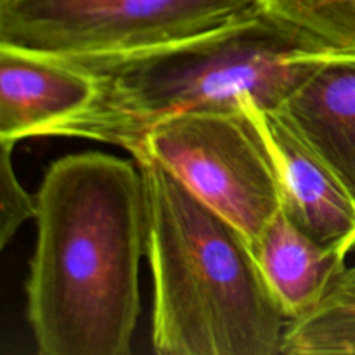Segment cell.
Returning a JSON list of instances; mask_svg holds the SVG:
<instances>
[{
  "label": "cell",
  "instance_id": "cell-1",
  "mask_svg": "<svg viewBox=\"0 0 355 355\" xmlns=\"http://www.w3.org/2000/svg\"><path fill=\"white\" fill-rule=\"evenodd\" d=\"M26 281L40 355H128L141 314L148 201L139 163L101 151L66 155L37 191Z\"/></svg>",
  "mask_w": 355,
  "mask_h": 355
},
{
  "label": "cell",
  "instance_id": "cell-2",
  "mask_svg": "<svg viewBox=\"0 0 355 355\" xmlns=\"http://www.w3.org/2000/svg\"><path fill=\"white\" fill-rule=\"evenodd\" d=\"M321 52L255 9L217 30L118 58L71 61L96 83L92 101L38 137L113 144L132 153L155 125L201 110H279Z\"/></svg>",
  "mask_w": 355,
  "mask_h": 355
},
{
  "label": "cell",
  "instance_id": "cell-3",
  "mask_svg": "<svg viewBox=\"0 0 355 355\" xmlns=\"http://www.w3.org/2000/svg\"><path fill=\"white\" fill-rule=\"evenodd\" d=\"M139 163L148 201L151 343L159 355H277L290 319L238 225L149 158Z\"/></svg>",
  "mask_w": 355,
  "mask_h": 355
},
{
  "label": "cell",
  "instance_id": "cell-4",
  "mask_svg": "<svg viewBox=\"0 0 355 355\" xmlns=\"http://www.w3.org/2000/svg\"><path fill=\"white\" fill-rule=\"evenodd\" d=\"M257 0H0V45L64 61L118 58L217 30Z\"/></svg>",
  "mask_w": 355,
  "mask_h": 355
},
{
  "label": "cell",
  "instance_id": "cell-5",
  "mask_svg": "<svg viewBox=\"0 0 355 355\" xmlns=\"http://www.w3.org/2000/svg\"><path fill=\"white\" fill-rule=\"evenodd\" d=\"M173 173L255 243L283 208L272 149L248 107L201 110L155 125L130 153Z\"/></svg>",
  "mask_w": 355,
  "mask_h": 355
},
{
  "label": "cell",
  "instance_id": "cell-6",
  "mask_svg": "<svg viewBox=\"0 0 355 355\" xmlns=\"http://www.w3.org/2000/svg\"><path fill=\"white\" fill-rule=\"evenodd\" d=\"M272 149L283 182L284 210L326 246L355 248V201L338 177L277 110H263L246 97Z\"/></svg>",
  "mask_w": 355,
  "mask_h": 355
},
{
  "label": "cell",
  "instance_id": "cell-7",
  "mask_svg": "<svg viewBox=\"0 0 355 355\" xmlns=\"http://www.w3.org/2000/svg\"><path fill=\"white\" fill-rule=\"evenodd\" d=\"M94 94L92 75L76 62L0 45V139L38 137Z\"/></svg>",
  "mask_w": 355,
  "mask_h": 355
},
{
  "label": "cell",
  "instance_id": "cell-8",
  "mask_svg": "<svg viewBox=\"0 0 355 355\" xmlns=\"http://www.w3.org/2000/svg\"><path fill=\"white\" fill-rule=\"evenodd\" d=\"M277 111L355 201V55H319Z\"/></svg>",
  "mask_w": 355,
  "mask_h": 355
},
{
  "label": "cell",
  "instance_id": "cell-9",
  "mask_svg": "<svg viewBox=\"0 0 355 355\" xmlns=\"http://www.w3.org/2000/svg\"><path fill=\"white\" fill-rule=\"evenodd\" d=\"M260 270L290 321L304 318L345 269L350 250L326 246L288 215L284 207L253 243Z\"/></svg>",
  "mask_w": 355,
  "mask_h": 355
},
{
  "label": "cell",
  "instance_id": "cell-10",
  "mask_svg": "<svg viewBox=\"0 0 355 355\" xmlns=\"http://www.w3.org/2000/svg\"><path fill=\"white\" fill-rule=\"evenodd\" d=\"M281 354L355 355V266L336 276L309 314L288 322Z\"/></svg>",
  "mask_w": 355,
  "mask_h": 355
},
{
  "label": "cell",
  "instance_id": "cell-11",
  "mask_svg": "<svg viewBox=\"0 0 355 355\" xmlns=\"http://www.w3.org/2000/svg\"><path fill=\"white\" fill-rule=\"evenodd\" d=\"M257 6L314 51L355 55V0H257Z\"/></svg>",
  "mask_w": 355,
  "mask_h": 355
},
{
  "label": "cell",
  "instance_id": "cell-12",
  "mask_svg": "<svg viewBox=\"0 0 355 355\" xmlns=\"http://www.w3.org/2000/svg\"><path fill=\"white\" fill-rule=\"evenodd\" d=\"M0 246L6 248L24 222L37 215V196H31L14 172L16 141L0 139Z\"/></svg>",
  "mask_w": 355,
  "mask_h": 355
}]
</instances>
